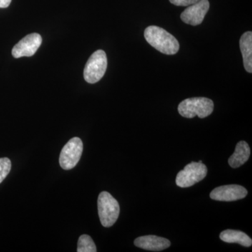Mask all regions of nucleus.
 <instances>
[{
    "label": "nucleus",
    "mask_w": 252,
    "mask_h": 252,
    "mask_svg": "<svg viewBox=\"0 0 252 252\" xmlns=\"http://www.w3.org/2000/svg\"><path fill=\"white\" fill-rule=\"evenodd\" d=\"M240 48L243 55L245 69L249 73L252 72V32H247L240 38Z\"/></svg>",
    "instance_id": "9b49d317"
},
{
    "label": "nucleus",
    "mask_w": 252,
    "mask_h": 252,
    "mask_svg": "<svg viewBox=\"0 0 252 252\" xmlns=\"http://www.w3.org/2000/svg\"><path fill=\"white\" fill-rule=\"evenodd\" d=\"M210 9L208 0H199L198 2L190 5L181 14V19L187 24L195 26L203 23L205 15Z\"/></svg>",
    "instance_id": "6e6552de"
},
{
    "label": "nucleus",
    "mask_w": 252,
    "mask_h": 252,
    "mask_svg": "<svg viewBox=\"0 0 252 252\" xmlns=\"http://www.w3.org/2000/svg\"><path fill=\"white\" fill-rule=\"evenodd\" d=\"M250 153L249 144L245 141H241L237 144L234 153L228 159V164L233 168L240 167L248 161Z\"/></svg>",
    "instance_id": "f8f14e48"
},
{
    "label": "nucleus",
    "mask_w": 252,
    "mask_h": 252,
    "mask_svg": "<svg viewBox=\"0 0 252 252\" xmlns=\"http://www.w3.org/2000/svg\"><path fill=\"white\" fill-rule=\"evenodd\" d=\"M83 152V142L79 137H73L63 147L59 162L63 170H72L77 165Z\"/></svg>",
    "instance_id": "423d86ee"
},
{
    "label": "nucleus",
    "mask_w": 252,
    "mask_h": 252,
    "mask_svg": "<svg viewBox=\"0 0 252 252\" xmlns=\"http://www.w3.org/2000/svg\"><path fill=\"white\" fill-rule=\"evenodd\" d=\"M207 168L203 162H191L186 165L176 177V184L181 188H188L206 177Z\"/></svg>",
    "instance_id": "39448f33"
},
{
    "label": "nucleus",
    "mask_w": 252,
    "mask_h": 252,
    "mask_svg": "<svg viewBox=\"0 0 252 252\" xmlns=\"http://www.w3.org/2000/svg\"><path fill=\"white\" fill-rule=\"evenodd\" d=\"M11 0H0V8H6L11 4Z\"/></svg>",
    "instance_id": "f3484780"
},
{
    "label": "nucleus",
    "mask_w": 252,
    "mask_h": 252,
    "mask_svg": "<svg viewBox=\"0 0 252 252\" xmlns=\"http://www.w3.org/2000/svg\"><path fill=\"white\" fill-rule=\"evenodd\" d=\"M248 190L237 185L221 186L214 189L210 193V198L218 201H235L243 199L248 195Z\"/></svg>",
    "instance_id": "1a4fd4ad"
},
{
    "label": "nucleus",
    "mask_w": 252,
    "mask_h": 252,
    "mask_svg": "<svg viewBox=\"0 0 252 252\" xmlns=\"http://www.w3.org/2000/svg\"><path fill=\"white\" fill-rule=\"evenodd\" d=\"M199 0H170V3L178 6H188L198 2Z\"/></svg>",
    "instance_id": "dca6fc26"
},
{
    "label": "nucleus",
    "mask_w": 252,
    "mask_h": 252,
    "mask_svg": "<svg viewBox=\"0 0 252 252\" xmlns=\"http://www.w3.org/2000/svg\"><path fill=\"white\" fill-rule=\"evenodd\" d=\"M107 68V55L102 50H98L91 55L86 63L84 71V79L89 84H95L104 77Z\"/></svg>",
    "instance_id": "20e7f679"
},
{
    "label": "nucleus",
    "mask_w": 252,
    "mask_h": 252,
    "mask_svg": "<svg viewBox=\"0 0 252 252\" xmlns=\"http://www.w3.org/2000/svg\"><path fill=\"white\" fill-rule=\"evenodd\" d=\"M214 102L207 97H191L180 102L178 112L181 116L192 119L198 116L200 119L208 117L213 112Z\"/></svg>",
    "instance_id": "f03ea898"
},
{
    "label": "nucleus",
    "mask_w": 252,
    "mask_h": 252,
    "mask_svg": "<svg viewBox=\"0 0 252 252\" xmlns=\"http://www.w3.org/2000/svg\"><path fill=\"white\" fill-rule=\"evenodd\" d=\"M78 252H96L95 244L89 235H82L78 240Z\"/></svg>",
    "instance_id": "4468645a"
},
{
    "label": "nucleus",
    "mask_w": 252,
    "mask_h": 252,
    "mask_svg": "<svg viewBox=\"0 0 252 252\" xmlns=\"http://www.w3.org/2000/svg\"><path fill=\"white\" fill-rule=\"evenodd\" d=\"M97 209L101 223L106 228L112 226L120 214V207L117 200L107 191L99 193Z\"/></svg>",
    "instance_id": "7ed1b4c3"
},
{
    "label": "nucleus",
    "mask_w": 252,
    "mask_h": 252,
    "mask_svg": "<svg viewBox=\"0 0 252 252\" xmlns=\"http://www.w3.org/2000/svg\"><path fill=\"white\" fill-rule=\"evenodd\" d=\"M134 244L137 248L149 251L159 252L170 246V240L156 235H146L136 238Z\"/></svg>",
    "instance_id": "9d476101"
},
{
    "label": "nucleus",
    "mask_w": 252,
    "mask_h": 252,
    "mask_svg": "<svg viewBox=\"0 0 252 252\" xmlns=\"http://www.w3.org/2000/svg\"><path fill=\"white\" fill-rule=\"evenodd\" d=\"M144 38L151 46L162 54L175 55L180 49V44L175 36L158 26L146 28Z\"/></svg>",
    "instance_id": "f257e3e1"
},
{
    "label": "nucleus",
    "mask_w": 252,
    "mask_h": 252,
    "mask_svg": "<svg viewBox=\"0 0 252 252\" xmlns=\"http://www.w3.org/2000/svg\"><path fill=\"white\" fill-rule=\"evenodd\" d=\"M42 43V38L37 33L28 34L21 39L12 49V56L15 59L31 57L34 55Z\"/></svg>",
    "instance_id": "0eeeda50"
},
{
    "label": "nucleus",
    "mask_w": 252,
    "mask_h": 252,
    "mask_svg": "<svg viewBox=\"0 0 252 252\" xmlns=\"http://www.w3.org/2000/svg\"><path fill=\"white\" fill-rule=\"evenodd\" d=\"M11 168V162L8 158H0V184L9 175Z\"/></svg>",
    "instance_id": "2eb2a0df"
},
{
    "label": "nucleus",
    "mask_w": 252,
    "mask_h": 252,
    "mask_svg": "<svg viewBox=\"0 0 252 252\" xmlns=\"http://www.w3.org/2000/svg\"><path fill=\"white\" fill-rule=\"evenodd\" d=\"M220 239L227 243H238L242 246L250 248L252 245V239L246 233L240 230H225L221 232Z\"/></svg>",
    "instance_id": "ddd939ff"
}]
</instances>
